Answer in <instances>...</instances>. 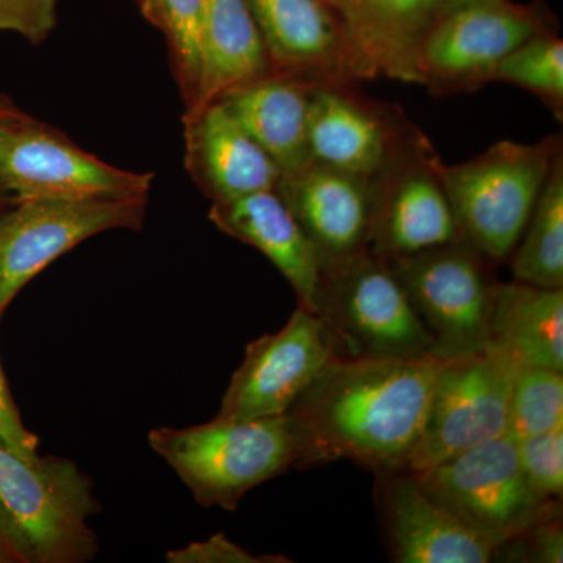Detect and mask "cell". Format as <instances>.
Listing matches in <instances>:
<instances>
[{"instance_id":"cell-1","label":"cell","mask_w":563,"mask_h":563,"mask_svg":"<svg viewBox=\"0 0 563 563\" xmlns=\"http://www.w3.org/2000/svg\"><path fill=\"white\" fill-rule=\"evenodd\" d=\"M440 365L433 357L333 358L285 412L298 442L296 468L351 461L377 476L406 472Z\"/></svg>"},{"instance_id":"cell-2","label":"cell","mask_w":563,"mask_h":563,"mask_svg":"<svg viewBox=\"0 0 563 563\" xmlns=\"http://www.w3.org/2000/svg\"><path fill=\"white\" fill-rule=\"evenodd\" d=\"M92 479L57 455L31 462L0 444V529L24 563H84L98 554Z\"/></svg>"},{"instance_id":"cell-3","label":"cell","mask_w":563,"mask_h":563,"mask_svg":"<svg viewBox=\"0 0 563 563\" xmlns=\"http://www.w3.org/2000/svg\"><path fill=\"white\" fill-rule=\"evenodd\" d=\"M563 150L562 133L537 143L504 140L455 165H440L459 236L490 263L507 261Z\"/></svg>"},{"instance_id":"cell-4","label":"cell","mask_w":563,"mask_h":563,"mask_svg":"<svg viewBox=\"0 0 563 563\" xmlns=\"http://www.w3.org/2000/svg\"><path fill=\"white\" fill-rule=\"evenodd\" d=\"M150 444L196 503L229 512L252 488L296 468L299 454L285 415L244 421L214 418L191 428L152 429Z\"/></svg>"},{"instance_id":"cell-5","label":"cell","mask_w":563,"mask_h":563,"mask_svg":"<svg viewBox=\"0 0 563 563\" xmlns=\"http://www.w3.org/2000/svg\"><path fill=\"white\" fill-rule=\"evenodd\" d=\"M317 313L331 328L342 355L432 357L428 333L401 282L373 252L320 266Z\"/></svg>"},{"instance_id":"cell-6","label":"cell","mask_w":563,"mask_h":563,"mask_svg":"<svg viewBox=\"0 0 563 563\" xmlns=\"http://www.w3.org/2000/svg\"><path fill=\"white\" fill-rule=\"evenodd\" d=\"M413 474L432 499L499 544L561 514L558 499L540 498L532 490L517 442L507 433Z\"/></svg>"},{"instance_id":"cell-7","label":"cell","mask_w":563,"mask_h":563,"mask_svg":"<svg viewBox=\"0 0 563 563\" xmlns=\"http://www.w3.org/2000/svg\"><path fill=\"white\" fill-rule=\"evenodd\" d=\"M431 342L437 361L483 351L488 343L493 280L487 258L462 239L385 258Z\"/></svg>"},{"instance_id":"cell-8","label":"cell","mask_w":563,"mask_h":563,"mask_svg":"<svg viewBox=\"0 0 563 563\" xmlns=\"http://www.w3.org/2000/svg\"><path fill=\"white\" fill-rule=\"evenodd\" d=\"M147 196L14 201L0 213V318L18 292L52 262L98 233L139 231Z\"/></svg>"},{"instance_id":"cell-9","label":"cell","mask_w":563,"mask_h":563,"mask_svg":"<svg viewBox=\"0 0 563 563\" xmlns=\"http://www.w3.org/2000/svg\"><path fill=\"white\" fill-rule=\"evenodd\" d=\"M553 31L558 21L542 2L485 0L446 11L426 40L421 85L440 98L481 90L507 55Z\"/></svg>"},{"instance_id":"cell-10","label":"cell","mask_w":563,"mask_h":563,"mask_svg":"<svg viewBox=\"0 0 563 563\" xmlns=\"http://www.w3.org/2000/svg\"><path fill=\"white\" fill-rule=\"evenodd\" d=\"M515 362L495 344L444 361L406 472L431 468L474 444L504 435Z\"/></svg>"},{"instance_id":"cell-11","label":"cell","mask_w":563,"mask_h":563,"mask_svg":"<svg viewBox=\"0 0 563 563\" xmlns=\"http://www.w3.org/2000/svg\"><path fill=\"white\" fill-rule=\"evenodd\" d=\"M440 155L415 129L374 177L368 251L402 257L461 239L440 176Z\"/></svg>"},{"instance_id":"cell-12","label":"cell","mask_w":563,"mask_h":563,"mask_svg":"<svg viewBox=\"0 0 563 563\" xmlns=\"http://www.w3.org/2000/svg\"><path fill=\"white\" fill-rule=\"evenodd\" d=\"M339 355V342L325 321L298 307L279 332L247 344L214 418L244 421L285 415Z\"/></svg>"},{"instance_id":"cell-13","label":"cell","mask_w":563,"mask_h":563,"mask_svg":"<svg viewBox=\"0 0 563 563\" xmlns=\"http://www.w3.org/2000/svg\"><path fill=\"white\" fill-rule=\"evenodd\" d=\"M154 174L117 168L29 117L0 133V187L16 201L147 196Z\"/></svg>"},{"instance_id":"cell-14","label":"cell","mask_w":563,"mask_h":563,"mask_svg":"<svg viewBox=\"0 0 563 563\" xmlns=\"http://www.w3.org/2000/svg\"><path fill=\"white\" fill-rule=\"evenodd\" d=\"M357 85H312L307 146L310 162L373 180L417 125L398 103L368 98Z\"/></svg>"},{"instance_id":"cell-15","label":"cell","mask_w":563,"mask_h":563,"mask_svg":"<svg viewBox=\"0 0 563 563\" xmlns=\"http://www.w3.org/2000/svg\"><path fill=\"white\" fill-rule=\"evenodd\" d=\"M277 76L309 85L373 80L331 0H246Z\"/></svg>"},{"instance_id":"cell-16","label":"cell","mask_w":563,"mask_h":563,"mask_svg":"<svg viewBox=\"0 0 563 563\" xmlns=\"http://www.w3.org/2000/svg\"><path fill=\"white\" fill-rule=\"evenodd\" d=\"M276 191L312 243L320 266L368 251L372 180L309 162L284 174Z\"/></svg>"},{"instance_id":"cell-17","label":"cell","mask_w":563,"mask_h":563,"mask_svg":"<svg viewBox=\"0 0 563 563\" xmlns=\"http://www.w3.org/2000/svg\"><path fill=\"white\" fill-rule=\"evenodd\" d=\"M385 528L401 563H487L499 543L462 523L432 499L410 472L383 474Z\"/></svg>"},{"instance_id":"cell-18","label":"cell","mask_w":563,"mask_h":563,"mask_svg":"<svg viewBox=\"0 0 563 563\" xmlns=\"http://www.w3.org/2000/svg\"><path fill=\"white\" fill-rule=\"evenodd\" d=\"M187 169L211 202L276 190L282 173L221 101L185 111Z\"/></svg>"},{"instance_id":"cell-19","label":"cell","mask_w":563,"mask_h":563,"mask_svg":"<svg viewBox=\"0 0 563 563\" xmlns=\"http://www.w3.org/2000/svg\"><path fill=\"white\" fill-rule=\"evenodd\" d=\"M372 79L421 85L422 49L442 20V0H331Z\"/></svg>"},{"instance_id":"cell-20","label":"cell","mask_w":563,"mask_h":563,"mask_svg":"<svg viewBox=\"0 0 563 563\" xmlns=\"http://www.w3.org/2000/svg\"><path fill=\"white\" fill-rule=\"evenodd\" d=\"M209 220L221 232L261 251L291 285L298 307L318 314L320 262L279 192L258 191L235 201L211 203Z\"/></svg>"},{"instance_id":"cell-21","label":"cell","mask_w":563,"mask_h":563,"mask_svg":"<svg viewBox=\"0 0 563 563\" xmlns=\"http://www.w3.org/2000/svg\"><path fill=\"white\" fill-rule=\"evenodd\" d=\"M310 88L292 77L272 76L220 99L244 131L279 166L282 176L310 162L307 146Z\"/></svg>"},{"instance_id":"cell-22","label":"cell","mask_w":563,"mask_h":563,"mask_svg":"<svg viewBox=\"0 0 563 563\" xmlns=\"http://www.w3.org/2000/svg\"><path fill=\"white\" fill-rule=\"evenodd\" d=\"M273 68L246 0H202V74L187 111L272 76Z\"/></svg>"},{"instance_id":"cell-23","label":"cell","mask_w":563,"mask_h":563,"mask_svg":"<svg viewBox=\"0 0 563 563\" xmlns=\"http://www.w3.org/2000/svg\"><path fill=\"white\" fill-rule=\"evenodd\" d=\"M488 343L515 363L563 372V288L496 282L488 313Z\"/></svg>"},{"instance_id":"cell-24","label":"cell","mask_w":563,"mask_h":563,"mask_svg":"<svg viewBox=\"0 0 563 563\" xmlns=\"http://www.w3.org/2000/svg\"><path fill=\"white\" fill-rule=\"evenodd\" d=\"M509 258L514 280L563 288V150L555 155L523 235Z\"/></svg>"},{"instance_id":"cell-25","label":"cell","mask_w":563,"mask_h":563,"mask_svg":"<svg viewBox=\"0 0 563 563\" xmlns=\"http://www.w3.org/2000/svg\"><path fill=\"white\" fill-rule=\"evenodd\" d=\"M141 13L165 36L185 107L198 98L202 74V0H139Z\"/></svg>"},{"instance_id":"cell-26","label":"cell","mask_w":563,"mask_h":563,"mask_svg":"<svg viewBox=\"0 0 563 563\" xmlns=\"http://www.w3.org/2000/svg\"><path fill=\"white\" fill-rule=\"evenodd\" d=\"M563 426V372L515 363L506 433L514 440Z\"/></svg>"},{"instance_id":"cell-27","label":"cell","mask_w":563,"mask_h":563,"mask_svg":"<svg viewBox=\"0 0 563 563\" xmlns=\"http://www.w3.org/2000/svg\"><path fill=\"white\" fill-rule=\"evenodd\" d=\"M495 81L531 92L562 121L563 41L558 31L540 33L507 55L496 69Z\"/></svg>"},{"instance_id":"cell-28","label":"cell","mask_w":563,"mask_h":563,"mask_svg":"<svg viewBox=\"0 0 563 563\" xmlns=\"http://www.w3.org/2000/svg\"><path fill=\"white\" fill-rule=\"evenodd\" d=\"M526 481L543 499H561L563 493V426L515 440Z\"/></svg>"},{"instance_id":"cell-29","label":"cell","mask_w":563,"mask_h":563,"mask_svg":"<svg viewBox=\"0 0 563 563\" xmlns=\"http://www.w3.org/2000/svg\"><path fill=\"white\" fill-rule=\"evenodd\" d=\"M562 563L563 529L561 515L544 518L499 544L495 561Z\"/></svg>"},{"instance_id":"cell-30","label":"cell","mask_w":563,"mask_h":563,"mask_svg":"<svg viewBox=\"0 0 563 563\" xmlns=\"http://www.w3.org/2000/svg\"><path fill=\"white\" fill-rule=\"evenodd\" d=\"M60 0H0V32H13L43 43L57 25Z\"/></svg>"},{"instance_id":"cell-31","label":"cell","mask_w":563,"mask_h":563,"mask_svg":"<svg viewBox=\"0 0 563 563\" xmlns=\"http://www.w3.org/2000/svg\"><path fill=\"white\" fill-rule=\"evenodd\" d=\"M169 563H287L284 555H254L240 544L233 543L222 532L209 540L187 544L180 550L166 553Z\"/></svg>"},{"instance_id":"cell-32","label":"cell","mask_w":563,"mask_h":563,"mask_svg":"<svg viewBox=\"0 0 563 563\" xmlns=\"http://www.w3.org/2000/svg\"><path fill=\"white\" fill-rule=\"evenodd\" d=\"M0 444L25 461H38V437L22 424L16 404L11 398L5 374L0 365Z\"/></svg>"},{"instance_id":"cell-33","label":"cell","mask_w":563,"mask_h":563,"mask_svg":"<svg viewBox=\"0 0 563 563\" xmlns=\"http://www.w3.org/2000/svg\"><path fill=\"white\" fill-rule=\"evenodd\" d=\"M29 114L18 109L7 96L0 95V133L9 129L10 125L27 120Z\"/></svg>"},{"instance_id":"cell-34","label":"cell","mask_w":563,"mask_h":563,"mask_svg":"<svg viewBox=\"0 0 563 563\" xmlns=\"http://www.w3.org/2000/svg\"><path fill=\"white\" fill-rule=\"evenodd\" d=\"M0 563H24L2 529H0Z\"/></svg>"},{"instance_id":"cell-35","label":"cell","mask_w":563,"mask_h":563,"mask_svg":"<svg viewBox=\"0 0 563 563\" xmlns=\"http://www.w3.org/2000/svg\"><path fill=\"white\" fill-rule=\"evenodd\" d=\"M485 2V0H442L444 10L450 11L461 9V7L472 5V3Z\"/></svg>"},{"instance_id":"cell-36","label":"cell","mask_w":563,"mask_h":563,"mask_svg":"<svg viewBox=\"0 0 563 563\" xmlns=\"http://www.w3.org/2000/svg\"><path fill=\"white\" fill-rule=\"evenodd\" d=\"M14 201H16V199L13 198V195H10L5 188L0 187V213H2L3 210L9 209L11 203Z\"/></svg>"}]
</instances>
